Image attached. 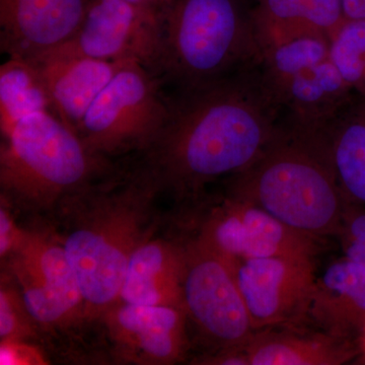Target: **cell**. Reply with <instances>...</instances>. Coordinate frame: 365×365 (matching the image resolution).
<instances>
[{"label": "cell", "mask_w": 365, "mask_h": 365, "mask_svg": "<svg viewBox=\"0 0 365 365\" xmlns=\"http://www.w3.org/2000/svg\"><path fill=\"white\" fill-rule=\"evenodd\" d=\"M278 106L260 72L245 71L185 90L145 151L144 165L162 190L199 195L220 178L239 174L267 148L277 130Z\"/></svg>", "instance_id": "1"}, {"label": "cell", "mask_w": 365, "mask_h": 365, "mask_svg": "<svg viewBox=\"0 0 365 365\" xmlns=\"http://www.w3.org/2000/svg\"><path fill=\"white\" fill-rule=\"evenodd\" d=\"M162 191L150 169L93 181L67 197L55 230L76 271L91 319L119 302L132 254L155 234V200Z\"/></svg>", "instance_id": "2"}, {"label": "cell", "mask_w": 365, "mask_h": 365, "mask_svg": "<svg viewBox=\"0 0 365 365\" xmlns=\"http://www.w3.org/2000/svg\"><path fill=\"white\" fill-rule=\"evenodd\" d=\"M300 234L337 235L348 199L334 168L325 130L287 118L267 148L235 175L230 192Z\"/></svg>", "instance_id": "3"}, {"label": "cell", "mask_w": 365, "mask_h": 365, "mask_svg": "<svg viewBox=\"0 0 365 365\" xmlns=\"http://www.w3.org/2000/svg\"><path fill=\"white\" fill-rule=\"evenodd\" d=\"M261 59L251 14H245L240 0H169L160 11L151 72L184 91L259 66Z\"/></svg>", "instance_id": "4"}, {"label": "cell", "mask_w": 365, "mask_h": 365, "mask_svg": "<svg viewBox=\"0 0 365 365\" xmlns=\"http://www.w3.org/2000/svg\"><path fill=\"white\" fill-rule=\"evenodd\" d=\"M108 165L56 115H31L2 140L1 200L26 212L55 211L67 197L109 172Z\"/></svg>", "instance_id": "5"}, {"label": "cell", "mask_w": 365, "mask_h": 365, "mask_svg": "<svg viewBox=\"0 0 365 365\" xmlns=\"http://www.w3.org/2000/svg\"><path fill=\"white\" fill-rule=\"evenodd\" d=\"M170 110L155 74L138 62L127 61L96 98L76 133L91 153L106 160L130 151L145 153Z\"/></svg>", "instance_id": "6"}, {"label": "cell", "mask_w": 365, "mask_h": 365, "mask_svg": "<svg viewBox=\"0 0 365 365\" xmlns=\"http://www.w3.org/2000/svg\"><path fill=\"white\" fill-rule=\"evenodd\" d=\"M262 83L297 123L323 128L351 101L330 52V39L306 36L262 52Z\"/></svg>", "instance_id": "7"}, {"label": "cell", "mask_w": 365, "mask_h": 365, "mask_svg": "<svg viewBox=\"0 0 365 365\" xmlns=\"http://www.w3.org/2000/svg\"><path fill=\"white\" fill-rule=\"evenodd\" d=\"M6 259V276L36 326L71 332L91 321L78 276L55 230H21Z\"/></svg>", "instance_id": "8"}, {"label": "cell", "mask_w": 365, "mask_h": 365, "mask_svg": "<svg viewBox=\"0 0 365 365\" xmlns=\"http://www.w3.org/2000/svg\"><path fill=\"white\" fill-rule=\"evenodd\" d=\"M182 302L215 351L244 347L256 332L232 264L200 240L184 245Z\"/></svg>", "instance_id": "9"}, {"label": "cell", "mask_w": 365, "mask_h": 365, "mask_svg": "<svg viewBox=\"0 0 365 365\" xmlns=\"http://www.w3.org/2000/svg\"><path fill=\"white\" fill-rule=\"evenodd\" d=\"M197 239L230 264L269 257L314 259L319 248L318 240L230 193L204 217Z\"/></svg>", "instance_id": "10"}, {"label": "cell", "mask_w": 365, "mask_h": 365, "mask_svg": "<svg viewBox=\"0 0 365 365\" xmlns=\"http://www.w3.org/2000/svg\"><path fill=\"white\" fill-rule=\"evenodd\" d=\"M158 43L160 11L125 0H91L78 32L50 53L135 61L153 71Z\"/></svg>", "instance_id": "11"}, {"label": "cell", "mask_w": 365, "mask_h": 365, "mask_svg": "<svg viewBox=\"0 0 365 365\" xmlns=\"http://www.w3.org/2000/svg\"><path fill=\"white\" fill-rule=\"evenodd\" d=\"M232 266L255 331L307 317L316 281L314 259L269 257Z\"/></svg>", "instance_id": "12"}, {"label": "cell", "mask_w": 365, "mask_h": 365, "mask_svg": "<svg viewBox=\"0 0 365 365\" xmlns=\"http://www.w3.org/2000/svg\"><path fill=\"white\" fill-rule=\"evenodd\" d=\"M102 317L115 354L125 362L170 364L186 354L189 321L182 307L118 302Z\"/></svg>", "instance_id": "13"}, {"label": "cell", "mask_w": 365, "mask_h": 365, "mask_svg": "<svg viewBox=\"0 0 365 365\" xmlns=\"http://www.w3.org/2000/svg\"><path fill=\"white\" fill-rule=\"evenodd\" d=\"M91 0H0V46L31 63L78 32Z\"/></svg>", "instance_id": "14"}, {"label": "cell", "mask_w": 365, "mask_h": 365, "mask_svg": "<svg viewBox=\"0 0 365 365\" xmlns=\"http://www.w3.org/2000/svg\"><path fill=\"white\" fill-rule=\"evenodd\" d=\"M125 62L50 53L33 64L44 79L53 113L76 132L96 98Z\"/></svg>", "instance_id": "15"}, {"label": "cell", "mask_w": 365, "mask_h": 365, "mask_svg": "<svg viewBox=\"0 0 365 365\" xmlns=\"http://www.w3.org/2000/svg\"><path fill=\"white\" fill-rule=\"evenodd\" d=\"M184 247L150 235L132 254L119 302L139 306L182 307Z\"/></svg>", "instance_id": "16"}, {"label": "cell", "mask_w": 365, "mask_h": 365, "mask_svg": "<svg viewBox=\"0 0 365 365\" xmlns=\"http://www.w3.org/2000/svg\"><path fill=\"white\" fill-rule=\"evenodd\" d=\"M307 316L323 331L350 338L365 329V266L343 257L316 277Z\"/></svg>", "instance_id": "17"}, {"label": "cell", "mask_w": 365, "mask_h": 365, "mask_svg": "<svg viewBox=\"0 0 365 365\" xmlns=\"http://www.w3.org/2000/svg\"><path fill=\"white\" fill-rule=\"evenodd\" d=\"M250 14L261 55L306 36L331 39L345 21L341 0H257Z\"/></svg>", "instance_id": "18"}, {"label": "cell", "mask_w": 365, "mask_h": 365, "mask_svg": "<svg viewBox=\"0 0 365 365\" xmlns=\"http://www.w3.org/2000/svg\"><path fill=\"white\" fill-rule=\"evenodd\" d=\"M245 350L249 365H340L356 354L350 338L275 326L256 331Z\"/></svg>", "instance_id": "19"}, {"label": "cell", "mask_w": 365, "mask_h": 365, "mask_svg": "<svg viewBox=\"0 0 365 365\" xmlns=\"http://www.w3.org/2000/svg\"><path fill=\"white\" fill-rule=\"evenodd\" d=\"M324 130L346 198L365 206V98L350 101Z\"/></svg>", "instance_id": "20"}, {"label": "cell", "mask_w": 365, "mask_h": 365, "mask_svg": "<svg viewBox=\"0 0 365 365\" xmlns=\"http://www.w3.org/2000/svg\"><path fill=\"white\" fill-rule=\"evenodd\" d=\"M42 112L53 113V108L39 68L26 60L9 57L0 67L2 136H6L24 118Z\"/></svg>", "instance_id": "21"}, {"label": "cell", "mask_w": 365, "mask_h": 365, "mask_svg": "<svg viewBox=\"0 0 365 365\" xmlns=\"http://www.w3.org/2000/svg\"><path fill=\"white\" fill-rule=\"evenodd\" d=\"M330 52L347 86L365 98V21H343L331 37Z\"/></svg>", "instance_id": "22"}, {"label": "cell", "mask_w": 365, "mask_h": 365, "mask_svg": "<svg viewBox=\"0 0 365 365\" xmlns=\"http://www.w3.org/2000/svg\"><path fill=\"white\" fill-rule=\"evenodd\" d=\"M35 325L20 294L9 281L2 280L0 289V337L4 341L23 342ZM36 326V325H35Z\"/></svg>", "instance_id": "23"}, {"label": "cell", "mask_w": 365, "mask_h": 365, "mask_svg": "<svg viewBox=\"0 0 365 365\" xmlns=\"http://www.w3.org/2000/svg\"><path fill=\"white\" fill-rule=\"evenodd\" d=\"M346 258L365 266V206L348 201L339 230Z\"/></svg>", "instance_id": "24"}, {"label": "cell", "mask_w": 365, "mask_h": 365, "mask_svg": "<svg viewBox=\"0 0 365 365\" xmlns=\"http://www.w3.org/2000/svg\"><path fill=\"white\" fill-rule=\"evenodd\" d=\"M1 364H31L43 361L35 350L19 341H4L0 349Z\"/></svg>", "instance_id": "25"}, {"label": "cell", "mask_w": 365, "mask_h": 365, "mask_svg": "<svg viewBox=\"0 0 365 365\" xmlns=\"http://www.w3.org/2000/svg\"><path fill=\"white\" fill-rule=\"evenodd\" d=\"M4 201L1 200L0 208V255L1 258H6L11 250L16 246L21 230L14 223L13 215Z\"/></svg>", "instance_id": "26"}, {"label": "cell", "mask_w": 365, "mask_h": 365, "mask_svg": "<svg viewBox=\"0 0 365 365\" xmlns=\"http://www.w3.org/2000/svg\"><path fill=\"white\" fill-rule=\"evenodd\" d=\"M345 20L365 21V0H341Z\"/></svg>", "instance_id": "27"}, {"label": "cell", "mask_w": 365, "mask_h": 365, "mask_svg": "<svg viewBox=\"0 0 365 365\" xmlns=\"http://www.w3.org/2000/svg\"><path fill=\"white\" fill-rule=\"evenodd\" d=\"M364 345H365V329L364 330Z\"/></svg>", "instance_id": "28"}]
</instances>
